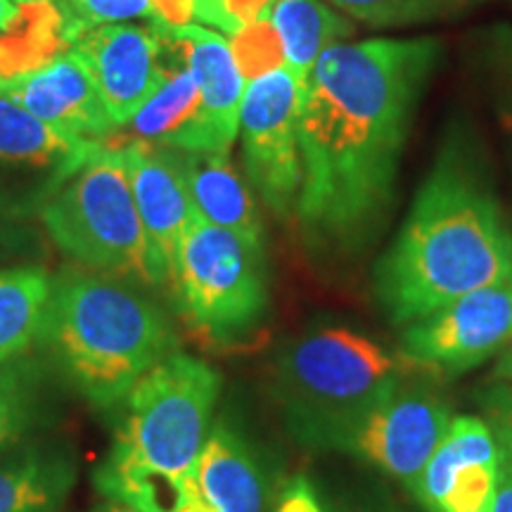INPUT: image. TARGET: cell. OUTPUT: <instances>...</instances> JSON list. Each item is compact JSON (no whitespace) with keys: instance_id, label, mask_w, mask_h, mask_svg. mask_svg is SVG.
<instances>
[{"instance_id":"cell-1","label":"cell","mask_w":512,"mask_h":512,"mask_svg":"<svg viewBox=\"0 0 512 512\" xmlns=\"http://www.w3.org/2000/svg\"><path fill=\"white\" fill-rule=\"evenodd\" d=\"M439 55L434 38H373L318 57L299 95L297 214L313 242L363 247L387 219L408 128Z\"/></svg>"},{"instance_id":"cell-2","label":"cell","mask_w":512,"mask_h":512,"mask_svg":"<svg viewBox=\"0 0 512 512\" xmlns=\"http://www.w3.org/2000/svg\"><path fill=\"white\" fill-rule=\"evenodd\" d=\"M458 140L446 145L375 273L396 325H413L482 287L512 280V233Z\"/></svg>"},{"instance_id":"cell-3","label":"cell","mask_w":512,"mask_h":512,"mask_svg":"<svg viewBox=\"0 0 512 512\" xmlns=\"http://www.w3.org/2000/svg\"><path fill=\"white\" fill-rule=\"evenodd\" d=\"M221 375L207 361L174 351L136 382L107 458L93 472L110 501L143 512H176L209 437Z\"/></svg>"},{"instance_id":"cell-4","label":"cell","mask_w":512,"mask_h":512,"mask_svg":"<svg viewBox=\"0 0 512 512\" xmlns=\"http://www.w3.org/2000/svg\"><path fill=\"white\" fill-rule=\"evenodd\" d=\"M41 342L93 408L117 406L147 370L178 351L166 313L136 285L86 271L53 278Z\"/></svg>"},{"instance_id":"cell-5","label":"cell","mask_w":512,"mask_h":512,"mask_svg":"<svg viewBox=\"0 0 512 512\" xmlns=\"http://www.w3.org/2000/svg\"><path fill=\"white\" fill-rule=\"evenodd\" d=\"M406 356L347 328H323L278 358V392L292 430L313 444L354 446L368 415L396 394Z\"/></svg>"},{"instance_id":"cell-6","label":"cell","mask_w":512,"mask_h":512,"mask_svg":"<svg viewBox=\"0 0 512 512\" xmlns=\"http://www.w3.org/2000/svg\"><path fill=\"white\" fill-rule=\"evenodd\" d=\"M41 221L57 249L76 264L136 287L169 283L147 240L119 150L100 147L50 197Z\"/></svg>"},{"instance_id":"cell-7","label":"cell","mask_w":512,"mask_h":512,"mask_svg":"<svg viewBox=\"0 0 512 512\" xmlns=\"http://www.w3.org/2000/svg\"><path fill=\"white\" fill-rule=\"evenodd\" d=\"M188 328L211 347L245 344L268 311L264 249L192 209L171 275Z\"/></svg>"},{"instance_id":"cell-8","label":"cell","mask_w":512,"mask_h":512,"mask_svg":"<svg viewBox=\"0 0 512 512\" xmlns=\"http://www.w3.org/2000/svg\"><path fill=\"white\" fill-rule=\"evenodd\" d=\"M299 95L302 83L283 67L249 83L240 110L247 176L266 207L280 219L297 211L304 181Z\"/></svg>"},{"instance_id":"cell-9","label":"cell","mask_w":512,"mask_h":512,"mask_svg":"<svg viewBox=\"0 0 512 512\" xmlns=\"http://www.w3.org/2000/svg\"><path fill=\"white\" fill-rule=\"evenodd\" d=\"M57 131L0 91V216L41 214L50 197L100 150Z\"/></svg>"},{"instance_id":"cell-10","label":"cell","mask_w":512,"mask_h":512,"mask_svg":"<svg viewBox=\"0 0 512 512\" xmlns=\"http://www.w3.org/2000/svg\"><path fill=\"white\" fill-rule=\"evenodd\" d=\"M512 339V280L482 287L418 320L403 335V356L420 368L456 375Z\"/></svg>"},{"instance_id":"cell-11","label":"cell","mask_w":512,"mask_h":512,"mask_svg":"<svg viewBox=\"0 0 512 512\" xmlns=\"http://www.w3.org/2000/svg\"><path fill=\"white\" fill-rule=\"evenodd\" d=\"M74 50L86 60L114 124L124 126L150 100L166 74L157 24H105L83 34Z\"/></svg>"},{"instance_id":"cell-12","label":"cell","mask_w":512,"mask_h":512,"mask_svg":"<svg viewBox=\"0 0 512 512\" xmlns=\"http://www.w3.org/2000/svg\"><path fill=\"white\" fill-rule=\"evenodd\" d=\"M498 441L486 422L458 418L413 484L432 512H494Z\"/></svg>"},{"instance_id":"cell-13","label":"cell","mask_w":512,"mask_h":512,"mask_svg":"<svg viewBox=\"0 0 512 512\" xmlns=\"http://www.w3.org/2000/svg\"><path fill=\"white\" fill-rule=\"evenodd\" d=\"M157 24V22H155ZM162 36V55L166 74L150 100L136 112V117L119 126L110 138L102 140V147L126 143H147L157 147H174L190 152H216L207 117H204L202 91L195 74L185 64L183 46L171 27L157 24Z\"/></svg>"},{"instance_id":"cell-14","label":"cell","mask_w":512,"mask_h":512,"mask_svg":"<svg viewBox=\"0 0 512 512\" xmlns=\"http://www.w3.org/2000/svg\"><path fill=\"white\" fill-rule=\"evenodd\" d=\"M0 91L10 95L36 119L69 136L102 143L117 131V124L100 98L91 69L74 48L57 55L41 69L5 83Z\"/></svg>"},{"instance_id":"cell-15","label":"cell","mask_w":512,"mask_h":512,"mask_svg":"<svg viewBox=\"0 0 512 512\" xmlns=\"http://www.w3.org/2000/svg\"><path fill=\"white\" fill-rule=\"evenodd\" d=\"M451 422L446 403L437 396L394 394L368 415L354 448L413 489Z\"/></svg>"},{"instance_id":"cell-16","label":"cell","mask_w":512,"mask_h":512,"mask_svg":"<svg viewBox=\"0 0 512 512\" xmlns=\"http://www.w3.org/2000/svg\"><path fill=\"white\" fill-rule=\"evenodd\" d=\"M114 150H119L124 157L128 183L136 197L147 240L171 283L178 247H181L185 226L192 214L188 188H185L174 152L169 147L138 143V140L114 147Z\"/></svg>"},{"instance_id":"cell-17","label":"cell","mask_w":512,"mask_h":512,"mask_svg":"<svg viewBox=\"0 0 512 512\" xmlns=\"http://www.w3.org/2000/svg\"><path fill=\"white\" fill-rule=\"evenodd\" d=\"M171 31L181 41L185 64L200 83L204 117L216 152L230 155V147L240 131V110L247 88L228 41L216 31L192 24L171 27Z\"/></svg>"},{"instance_id":"cell-18","label":"cell","mask_w":512,"mask_h":512,"mask_svg":"<svg viewBox=\"0 0 512 512\" xmlns=\"http://www.w3.org/2000/svg\"><path fill=\"white\" fill-rule=\"evenodd\" d=\"M76 484L69 448L22 439L0 451V512H60Z\"/></svg>"},{"instance_id":"cell-19","label":"cell","mask_w":512,"mask_h":512,"mask_svg":"<svg viewBox=\"0 0 512 512\" xmlns=\"http://www.w3.org/2000/svg\"><path fill=\"white\" fill-rule=\"evenodd\" d=\"M192 209L204 219L240 235L249 245L264 249V230L252 192L247 190L238 171L230 164V155L221 152L174 150Z\"/></svg>"},{"instance_id":"cell-20","label":"cell","mask_w":512,"mask_h":512,"mask_svg":"<svg viewBox=\"0 0 512 512\" xmlns=\"http://www.w3.org/2000/svg\"><path fill=\"white\" fill-rule=\"evenodd\" d=\"M197 489L214 512H264V479L242 441L226 425H216L204 441L195 467Z\"/></svg>"},{"instance_id":"cell-21","label":"cell","mask_w":512,"mask_h":512,"mask_svg":"<svg viewBox=\"0 0 512 512\" xmlns=\"http://www.w3.org/2000/svg\"><path fill=\"white\" fill-rule=\"evenodd\" d=\"M53 278L38 266L0 271V366L29 354L41 339Z\"/></svg>"},{"instance_id":"cell-22","label":"cell","mask_w":512,"mask_h":512,"mask_svg":"<svg viewBox=\"0 0 512 512\" xmlns=\"http://www.w3.org/2000/svg\"><path fill=\"white\" fill-rule=\"evenodd\" d=\"M271 22L283 41L287 69L302 86L318 57L354 34V24L320 0H275Z\"/></svg>"},{"instance_id":"cell-23","label":"cell","mask_w":512,"mask_h":512,"mask_svg":"<svg viewBox=\"0 0 512 512\" xmlns=\"http://www.w3.org/2000/svg\"><path fill=\"white\" fill-rule=\"evenodd\" d=\"M48 370L34 356L0 366V451L19 444L48 413Z\"/></svg>"},{"instance_id":"cell-24","label":"cell","mask_w":512,"mask_h":512,"mask_svg":"<svg viewBox=\"0 0 512 512\" xmlns=\"http://www.w3.org/2000/svg\"><path fill=\"white\" fill-rule=\"evenodd\" d=\"M370 27H408L456 12L470 0H330Z\"/></svg>"},{"instance_id":"cell-25","label":"cell","mask_w":512,"mask_h":512,"mask_svg":"<svg viewBox=\"0 0 512 512\" xmlns=\"http://www.w3.org/2000/svg\"><path fill=\"white\" fill-rule=\"evenodd\" d=\"M230 53L235 57L242 79L256 81L261 76L278 72L285 67V48L271 17L249 24L238 34L230 36Z\"/></svg>"},{"instance_id":"cell-26","label":"cell","mask_w":512,"mask_h":512,"mask_svg":"<svg viewBox=\"0 0 512 512\" xmlns=\"http://www.w3.org/2000/svg\"><path fill=\"white\" fill-rule=\"evenodd\" d=\"M64 34L69 43H76L83 34L105 24H119L126 19L150 17L155 22V10L150 0H62Z\"/></svg>"},{"instance_id":"cell-27","label":"cell","mask_w":512,"mask_h":512,"mask_svg":"<svg viewBox=\"0 0 512 512\" xmlns=\"http://www.w3.org/2000/svg\"><path fill=\"white\" fill-rule=\"evenodd\" d=\"M273 3L275 0H195V17L233 36L259 19L271 17Z\"/></svg>"},{"instance_id":"cell-28","label":"cell","mask_w":512,"mask_h":512,"mask_svg":"<svg viewBox=\"0 0 512 512\" xmlns=\"http://www.w3.org/2000/svg\"><path fill=\"white\" fill-rule=\"evenodd\" d=\"M275 512H325L318 501L316 489L306 477H294L283 489Z\"/></svg>"},{"instance_id":"cell-29","label":"cell","mask_w":512,"mask_h":512,"mask_svg":"<svg viewBox=\"0 0 512 512\" xmlns=\"http://www.w3.org/2000/svg\"><path fill=\"white\" fill-rule=\"evenodd\" d=\"M498 441V484L494 512H512V444L503 434H496Z\"/></svg>"},{"instance_id":"cell-30","label":"cell","mask_w":512,"mask_h":512,"mask_svg":"<svg viewBox=\"0 0 512 512\" xmlns=\"http://www.w3.org/2000/svg\"><path fill=\"white\" fill-rule=\"evenodd\" d=\"M155 22L164 27H185L195 17V0H150Z\"/></svg>"},{"instance_id":"cell-31","label":"cell","mask_w":512,"mask_h":512,"mask_svg":"<svg viewBox=\"0 0 512 512\" xmlns=\"http://www.w3.org/2000/svg\"><path fill=\"white\" fill-rule=\"evenodd\" d=\"M494 415L496 434H503V437L512 444V396H505L503 401H498Z\"/></svg>"},{"instance_id":"cell-32","label":"cell","mask_w":512,"mask_h":512,"mask_svg":"<svg viewBox=\"0 0 512 512\" xmlns=\"http://www.w3.org/2000/svg\"><path fill=\"white\" fill-rule=\"evenodd\" d=\"M19 17V5L15 0H0V31H8Z\"/></svg>"},{"instance_id":"cell-33","label":"cell","mask_w":512,"mask_h":512,"mask_svg":"<svg viewBox=\"0 0 512 512\" xmlns=\"http://www.w3.org/2000/svg\"><path fill=\"white\" fill-rule=\"evenodd\" d=\"M91 512H143V510L133 508V505L121 503V501H107V503L98 505V508L91 510Z\"/></svg>"},{"instance_id":"cell-34","label":"cell","mask_w":512,"mask_h":512,"mask_svg":"<svg viewBox=\"0 0 512 512\" xmlns=\"http://www.w3.org/2000/svg\"><path fill=\"white\" fill-rule=\"evenodd\" d=\"M496 377H501V380H512V349L503 356V361L498 363Z\"/></svg>"},{"instance_id":"cell-35","label":"cell","mask_w":512,"mask_h":512,"mask_svg":"<svg viewBox=\"0 0 512 512\" xmlns=\"http://www.w3.org/2000/svg\"><path fill=\"white\" fill-rule=\"evenodd\" d=\"M17 3H22V5H29V3H43V0H17Z\"/></svg>"},{"instance_id":"cell-36","label":"cell","mask_w":512,"mask_h":512,"mask_svg":"<svg viewBox=\"0 0 512 512\" xmlns=\"http://www.w3.org/2000/svg\"><path fill=\"white\" fill-rule=\"evenodd\" d=\"M3 247H5L3 245V235H0V256H3Z\"/></svg>"}]
</instances>
